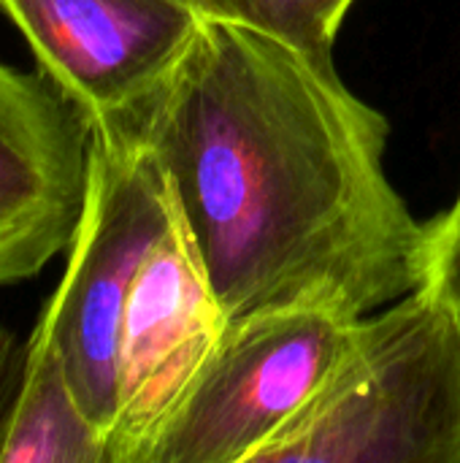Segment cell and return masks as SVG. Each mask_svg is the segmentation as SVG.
<instances>
[{
    "label": "cell",
    "mask_w": 460,
    "mask_h": 463,
    "mask_svg": "<svg viewBox=\"0 0 460 463\" xmlns=\"http://www.w3.org/2000/svg\"><path fill=\"white\" fill-rule=\"evenodd\" d=\"M157 157L228 323L363 317L420 285L423 222L385 174L388 119L320 60L203 14L122 128Z\"/></svg>",
    "instance_id": "cell-1"
},
{
    "label": "cell",
    "mask_w": 460,
    "mask_h": 463,
    "mask_svg": "<svg viewBox=\"0 0 460 463\" xmlns=\"http://www.w3.org/2000/svg\"><path fill=\"white\" fill-rule=\"evenodd\" d=\"M255 463H460V334L423 290L358 317L304 412Z\"/></svg>",
    "instance_id": "cell-2"
},
{
    "label": "cell",
    "mask_w": 460,
    "mask_h": 463,
    "mask_svg": "<svg viewBox=\"0 0 460 463\" xmlns=\"http://www.w3.org/2000/svg\"><path fill=\"white\" fill-rule=\"evenodd\" d=\"M174 193L133 130H92L87 195L62 282L38 328L54 342L87 420L103 439L117 415L119 331L133 282L171 225Z\"/></svg>",
    "instance_id": "cell-3"
},
{
    "label": "cell",
    "mask_w": 460,
    "mask_h": 463,
    "mask_svg": "<svg viewBox=\"0 0 460 463\" xmlns=\"http://www.w3.org/2000/svg\"><path fill=\"white\" fill-rule=\"evenodd\" d=\"M355 320L274 309L228 323L149 463H255L323 388Z\"/></svg>",
    "instance_id": "cell-4"
},
{
    "label": "cell",
    "mask_w": 460,
    "mask_h": 463,
    "mask_svg": "<svg viewBox=\"0 0 460 463\" xmlns=\"http://www.w3.org/2000/svg\"><path fill=\"white\" fill-rule=\"evenodd\" d=\"M225 326V312L176 209L127 296L106 463H149Z\"/></svg>",
    "instance_id": "cell-5"
},
{
    "label": "cell",
    "mask_w": 460,
    "mask_h": 463,
    "mask_svg": "<svg viewBox=\"0 0 460 463\" xmlns=\"http://www.w3.org/2000/svg\"><path fill=\"white\" fill-rule=\"evenodd\" d=\"M0 8L92 130L127 128L203 19L187 0H0Z\"/></svg>",
    "instance_id": "cell-6"
},
{
    "label": "cell",
    "mask_w": 460,
    "mask_h": 463,
    "mask_svg": "<svg viewBox=\"0 0 460 463\" xmlns=\"http://www.w3.org/2000/svg\"><path fill=\"white\" fill-rule=\"evenodd\" d=\"M92 122L43 71L0 62V288L68 250L84 212Z\"/></svg>",
    "instance_id": "cell-7"
},
{
    "label": "cell",
    "mask_w": 460,
    "mask_h": 463,
    "mask_svg": "<svg viewBox=\"0 0 460 463\" xmlns=\"http://www.w3.org/2000/svg\"><path fill=\"white\" fill-rule=\"evenodd\" d=\"M0 463H106V448L81 412L65 364L43 328H33L19 402Z\"/></svg>",
    "instance_id": "cell-8"
},
{
    "label": "cell",
    "mask_w": 460,
    "mask_h": 463,
    "mask_svg": "<svg viewBox=\"0 0 460 463\" xmlns=\"http://www.w3.org/2000/svg\"><path fill=\"white\" fill-rule=\"evenodd\" d=\"M355 0H206L203 14L230 19L333 60V43Z\"/></svg>",
    "instance_id": "cell-9"
},
{
    "label": "cell",
    "mask_w": 460,
    "mask_h": 463,
    "mask_svg": "<svg viewBox=\"0 0 460 463\" xmlns=\"http://www.w3.org/2000/svg\"><path fill=\"white\" fill-rule=\"evenodd\" d=\"M455 323L460 334V190L450 209L423 222L420 285Z\"/></svg>",
    "instance_id": "cell-10"
},
{
    "label": "cell",
    "mask_w": 460,
    "mask_h": 463,
    "mask_svg": "<svg viewBox=\"0 0 460 463\" xmlns=\"http://www.w3.org/2000/svg\"><path fill=\"white\" fill-rule=\"evenodd\" d=\"M24 366H27V345H19L14 334L0 328V448L19 402Z\"/></svg>",
    "instance_id": "cell-11"
},
{
    "label": "cell",
    "mask_w": 460,
    "mask_h": 463,
    "mask_svg": "<svg viewBox=\"0 0 460 463\" xmlns=\"http://www.w3.org/2000/svg\"><path fill=\"white\" fill-rule=\"evenodd\" d=\"M190 5H195L198 11H203V5H206V0H187Z\"/></svg>",
    "instance_id": "cell-12"
}]
</instances>
